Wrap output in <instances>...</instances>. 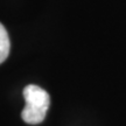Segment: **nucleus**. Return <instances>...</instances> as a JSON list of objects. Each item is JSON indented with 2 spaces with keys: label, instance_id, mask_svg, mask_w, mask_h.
Wrapping results in <instances>:
<instances>
[{
  "label": "nucleus",
  "instance_id": "nucleus-2",
  "mask_svg": "<svg viewBox=\"0 0 126 126\" xmlns=\"http://www.w3.org/2000/svg\"><path fill=\"white\" fill-rule=\"evenodd\" d=\"M11 50V41H9L8 33L0 22V64L8 57Z\"/></svg>",
  "mask_w": 126,
  "mask_h": 126
},
{
  "label": "nucleus",
  "instance_id": "nucleus-1",
  "mask_svg": "<svg viewBox=\"0 0 126 126\" xmlns=\"http://www.w3.org/2000/svg\"><path fill=\"white\" fill-rule=\"evenodd\" d=\"M23 97L26 105L21 112L22 120L31 125L42 123L50 105L49 94L40 86L29 84L23 89Z\"/></svg>",
  "mask_w": 126,
  "mask_h": 126
}]
</instances>
